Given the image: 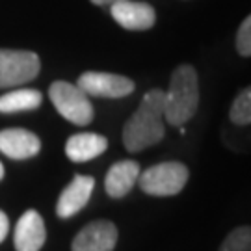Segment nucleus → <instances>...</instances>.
I'll return each mask as SVG.
<instances>
[{
  "label": "nucleus",
  "instance_id": "nucleus-14",
  "mask_svg": "<svg viewBox=\"0 0 251 251\" xmlns=\"http://www.w3.org/2000/svg\"><path fill=\"white\" fill-rule=\"evenodd\" d=\"M43 100L41 91L30 88H19L0 97V114H13V112H28L39 108Z\"/></svg>",
  "mask_w": 251,
  "mask_h": 251
},
{
  "label": "nucleus",
  "instance_id": "nucleus-10",
  "mask_svg": "<svg viewBox=\"0 0 251 251\" xmlns=\"http://www.w3.org/2000/svg\"><path fill=\"white\" fill-rule=\"evenodd\" d=\"M47 240L45 222L37 210H26L19 218L15 227V250L17 251H39Z\"/></svg>",
  "mask_w": 251,
  "mask_h": 251
},
{
  "label": "nucleus",
  "instance_id": "nucleus-3",
  "mask_svg": "<svg viewBox=\"0 0 251 251\" xmlns=\"http://www.w3.org/2000/svg\"><path fill=\"white\" fill-rule=\"evenodd\" d=\"M140 188L149 196H177L188 182V168L180 162H160L140 173Z\"/></svg>",
  "mask_w": 251,
  "mask_h": 251
},
{
  "label": "nucleus",
  "instance_id": "nucleus-13",
  "mask_svg": "<svg viewBox=\"0 0 251 251\" xmlns=\"http://www.w3.org/2000/svg\"><path fill=\"white\" fill-rule=\"evenodd\" d=\"M108 140L95 132H80L67 140L65 154L71 162H88L106 151Z\"/></svg>",
  "mask_w": 251,
  "mask_h": 251
},
{
  "label": "nucleus",
  "instance_id": "nucleus-12",
  "mask_svg": "<svg viewBox=\"0 0 251 251\" xmlns=\"http://www.w3.org/2000/svg\"><path fill=\"white\" fill-rule=\"evenodd\" d=\"M140 177V164L134 160H121L116 162L106 173L104 188L106 194L114 199L125 198L130 190L134 188Z\"/></svg>",
  "mask_w": 251,
  "mask_h": 251
},
{
  "label": "nucleus",
  "instance_id": "nucleus-5",
  "mask_svg": "<svg viewBox=\"0 0 251 251\" xmlns=\"http://www.w3.org/2000/svg\"><path fill=\"white\" fill-rule=\"evenodd\" d=\"M41 69L39 56L30 50L0 49V90L17 88L34 80Z\"/></svg>",
  "mask_w": 251,
  "mask_h": 251
},
{
  "label": "nucleus",
  "instance_id": "nucleus-15",
  "mask_svg": "<svg viewBox=\"0 0 251 251\" xmlns=\"http://www.w3.org/2000/svg\"><path fill=\"white\" fill-rule=\"evenodd\" d=\"M229 117L234 125H250L251 123V90L246 88L238 93V97L234 99Z\"/></svg>",
  "mask_w": 251,
  "mask_h": 251
},
{
  "label": "nucleus",
  "instance_id": "nucleus-1",
  "mask_svg": "<svg viewBox=\"0 0 251 251\" xmlns=\"http://www.w3.org/2000/svg\"><path fill=\"white\" fill-rule=\"evenodd\" d=\"M164 138V91L151 90L144 95L134 116L123 126V142L130 152L144 151Z\"/></svg>",
  "mask_w": 251,
  "mask_h": 251
},
{
  "label": "nucleus",
  "instance_id": "nucleus-19",
  "mask_svg": "<svg viewBox=\"0 0 251 251\" xmlns=\"http://www.w3.org/2000/svg\"><path fill=\"white\" fill-rule=\"evenodd\" d=\"M93 4H97V6H112V4H116L119 0H91Z\"/></svg>",
  "mask_w": 251,
  "mask_h": 251
},
{
  "label": "nucleus",
  "instance_id": "nucleus-18",
  "mask_svg": "<svg viewBox=\"0 0 251 251\" xmlns=\"http://www.w3.org/2000/svg\"><path fill=\"white\" fill-rule=\"evenodd\" d=\"M8 233H9V220L8 216H6V212L0 210V244L6 240Z\"/></svg>",
  "mask_w": 251,
  "mask_h": 251
},
{
  "label": "nucleus",
  "instance_id": "nucleus-8",
  "mask_svg": "<svg viewBox=\"0 0 251 251\" xmlns=\"http://www.w3.org/2000/svg\"><path fill=\"white\" fill-rule=\"evenodd\" d=\"M95 188V179L90 175H75V179L63 188L56 203V214L60 218H71L88 205Z\"/></svg>",
  "mask_w": 251,
  "mask_h": 251
},
{
  "label": "nucleus",
  "instance_id": "nucleus-20",
  "mask_svg": "<svg viewBox=\"0 0 251 251\" xmlns=\"http://www.w3.org/2000/svg\"><path fill=\"white\" fill-rule=\"evenodd\" d=\"M4 179V166H2V162H0V180Z\"/></svg>",
  "mask_w": 251,
  "mask_h": 251
},
{
  "label": "nucleus",
  "instance_id": "nucleus-6",
  "mask_svg": "<svg viewBox=\"0 0 251 251\" xmlns=\"http://www.w3.org/2000/svg\"><path fill=\"white\" fill-rule=\"evenodd\" d=\"M76 86L88 97H102V99H119L134 91V82L114 73L88 71L80 75Z\"/></svg>",
  "mask_w": 251,
  "mask_h": 251
},
{
  "label": "nucleus",
  "instance_id": "nucleus-4",
  "mask_svg": "<svg viewBox=\"0 0 251 251\" xmlns=\"http://www.w3.org/2000/svg\"><path fill=\"white\" fill-rule=\"evenodd\" d=\"M49 97L54 108L60 112V116L65 117L75 125H88L93 119V106L90 97L84 91L69 82L56 80L49 90Z\"/></svg>",
  "mask_w": 251,
  "mask_h": 251
},
{
  "label": "nucleus",
  "instance_id": "nucleus-11",
  "mask_svg": "<svg viewBox=\"0 0 251 251\" xmlns=\"http://www.w3.org/2000/svg\"><path fill=\"white\" fill-rule=\"evenodd\" d=\"M41 149V142L34 132L26 128H6L0 130V152L13 160H26L36 156Z\"/></svg>",
  "mask_w": 251,
  "mask_h": 251
},
{
  "label": "nucleus",
  "instance_id": "nucleus-17",
  "mask_svg": "<svg viewBox=\"0 0 251 251\" xmlns=\"http://www.w3.org/2000/svg\"><path fill=\"white\" fill-rule=\"evenodd\" d=\"M236 50L244 58L251 56V17H246L236 34Z\"/></svg>",
  "mask_w": 251,
  "mask_h": 251
},
{
  "label": "nucleus",
  "instance_id": "nucleus-9",
  "mask_svg": "<svg viewBox=\"0 0 251 251\" xmlns=\"http://www.w3.org/2000/svg\"><path fill=\"white\" fill-rule=\"evenodd\" d=\"M110 13L117 25L126 30H149L156 21L154 9L145 2L119 0L110 6Z\"/></svg>",
  "mask_w": 251,
  "mask_h": 251
},
{
  "label": "nucleus",
  "instance_id": "nucleus-7",
  "mask_svg": "<svg viewBox=\"0 0 251 251\" xmlns=\"http://www.w3.org/2000/svg\"><path fill=\"white\" fill-rule=\"evenodd\" d=\"M117 244V227L108 220L88 224L75 236L73 251H114Z\"/></svg>",
  "mask_w": 251,
  "mask_h": 251
},
{
  "label": "nucleus",
  "instance_id": "nucleus-2",
  "mask_svg": "<svg viewBox=\"0 0 251 251\" xmlns=\"http://www.w3.org/2000/svg\"><path fill=\"white\" fill-rule=\"evenodd\" d=\"M199 106V82L196 69L182 63L171 75L170 90L164 91V119L173 126L190 121Z\"/></svg>",
  "mask_w": 251,
  "mask_h": 251
},
{
  "label": "nucleus",
  "instance_id": "nucleus-16",
  "mask_svg": "<svg viewBox=\"0 0 251 251\" xmlns=\"http://www.w3.org/2000/svg\"><path fill=\"white\" fill-rule=\"evenodd\" d=\"M220 251H251V229L248 225L236 227L225 236Z\"/></svg>",
  "mask_w": 251,
  "mask_h": 251
}]
</instances>
